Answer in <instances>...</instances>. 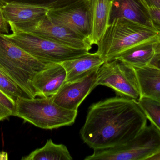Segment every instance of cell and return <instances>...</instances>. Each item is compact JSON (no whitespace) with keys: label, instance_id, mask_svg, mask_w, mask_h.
<instances>
[{"label":"cell","instance_id":"1","mask_svg":"<svg viewBox=\"0 0 160 160\" xmlns=\"http://www.w3.org/2000/svg\"><path fill=\"white\" fill-rule=\"evenodd\" d=\"M147 123L138 101L117 96L89 107L80 134L84 142L93 150L103 149L128 142Z\"/></svg>","mask_w":160,"mask_h":160},{"label":"cell","instance_id":"2","mask_svg":"<svg viewBox=\"0 0 160 160\" xmlns=\"http://www.w3.org/2000/svg\"><path fill=\"white\" fill-rule=\"evenodd\" d=\"M160 33L146 24L114 18L97 45V52L105 62L111 61L127 51L155 44Z\"/></svg>","mask_w":160,"mask_h":160},{"label":"cell","instance_id":"3","mask_svg":"<svg viewBox=\"0 0 160 160\" xmlns=\"http://www.w3.org/2000/svg\"><path fill=\"white\" fill-rule=\"evenodd\" d=\"M78 111L67 110L53 101L52 96L22 98L15 104L14 116L37 127L52 130L72 126L78 116Z\"/></svg>","mask_w":160,"mask_h":160},{"label":"cell","instance_id":"4","mask_svg":"<svg viewBox=\"0 0 160 160\" xmlns=\"http://www.w3.org/2000/svg\"><path fill=\"white\" fill-rule=\"evenodd\" d=\"M47 64L35 58L0 33V69L31 98L36 97L32 85L33 78Z\"/></svg>","mask_w":160,"mask_h":160},{"label":"cell","instance_id":"5","mask_svg":"<svg viewBox=\"0 0 160 160\" xmlns=\"http://www.w3.org/2000/svg\"><path fill=\"white\" fill-rule=\"evenodd\" d=\"M12 33L3 34L8 39L43 63H61L89 52L49 40L19 30L8 23Z\"/></svg>","mask_w":160,"mask_h":160},{"label":"cell","instance_id":"6","mask_svg":"<svg viewBox=\"0 0 160 160\" xmlns=\"http://www.w3.org/2000/svg\"><path fill=\"white\" fill-rule=\"evenodd\" d=\"M160 149V132L152 124L124 144L95 149L85 160H147Z\"/></svg>","mask_w":160,"mask_h":160},{"label":"cell","instance_id":"7","mask_svg":"<svg viewBox=\"0 0 160 160\" xmlns=\"http://www.w3.org/2000/svg\"><path fill=\"white\" fill-rule=\"evenodd\" d=\"M96 85L112 88L118 96L137 101L142 98L135 69L117 59L106 61L100 67Z\"/></svg>","mask_w":160,"mask_h":160},{"label":"cell","instance_id":"8","mask_svg":"<svg viewBox=\"0 0 160 160\" xmlns=\"http://www.w3.org/2000/svg\"><path fill=\"white\" fill-rule=\"evenodd\" d=\"M47 16L52 21L67 28L88 42L89 17L82 0H76L67 4L51 8Z\"/></svg>","mask_w":160,"mask_h":160},{"label":"cell","instance_id":"9","mask_svg":"<svg viewBox=\"0 0 160 160\" xmlns=\"http://www.w3.org/2000/svg\"><path fill=\"white\" fill-rule=\"evenodd\" d=\"M56 3H7L3 7L2 10L4 18L8 24L11 23L18 29L24 30L46 17L51 8L58 5H54Z\"/></svg>","mask_w":160,"mask_h":160},{"label":"cell","instance_id":"10","mask_svg":"<svg viewBox=\"0 0 160 160\" xmlns=\"http://www.w3.org/2000/svg\"><path fill=\"white\" fill-rule=\"evenodd\" d=\"M22 31L75 49L89 51L92 47L86 40L67 28L57 24L46 16L36 24Z\"/></svg>","mask_w":160,"mask_h":160},{"label":"cell","instance_id":"11","mask_svg":"<svg viewBox=\"0 0 160 160\" xmlns=\"http://www.w3.org/2000/svg\"><path fill=\"white\" fill-rule=\"evenodd\" d=\"M98 70L81 80L65 83L58 93L52 96L53 101L64 109L78 111L82 102L97 86Z\"/></svg>","mask_w":160,"mask_h":160},{"label":"cell","instance_id":"12","mask_svg":"<svg viewBox=\"0 0 160 160\" xmlns=\"http://www.w3.org/2000/svg\"><path fill=\"white\" fill-rule=\"evenodd\" d=\"M87 9L89 22L88 42L97 45L109 27L113 0H82Z\"/></svg>","mask_w":160,"mask_h":160},{"label":"cell","instance_id":"13","mask_svg":"<svg viewBox=\"0 0 160 160\" xmlns=\"http://www.w3.org/2000/svg\"><path fill=\"white\" fill-rule=\"evenodd\" d=\"M66 76V71L61 63L47 64L32 80L36 97H48L56 95L65 83Z\"/></svg>","mask_w":160,"mask_h":160},{"label":"cell","instance_id":"14","mask_svg":"<svg viewBox=\"0 0 160 160\" xmlns=\"http://www.w3.org/2000/svg\"><path fill=\"white\" fill-rule=\"evenodd\" d=\"M105 62L104 59L96 52L88 53L73 59L61 62L66 71V82L81 80L98 70Z\"/></svg>","mask_w":160,"mask_h":160},{"label":"cell","instance_id":"15","mask_svg":"<svg viewBox=\"0 0 160 160\" xmlns=\"http://www.w3.org/2000/svg\"><path fill=\"white\" fill-rule=\"evenodd\" d=\"M115 18H124L155 28L148 11L138 0L113 1L111 20Z\"/></svg>","mask_w":160,"mask_h":160},{"label":"cell","instance_id":"16","mask_svg":"<svg viewBox=\"0 0 160 160\" xmlns=\"http://www.w3.org/2000/svg\"><path fill=\"white\" fill-rule=\"evenodd\" d=\"M134 69L142 97L149 99L160 104V70L150 65Z\"/></svg>","mask_w":160,"mask_h":160},{"label":"cell","instance_id":"17","mask_svg":"<svg viewBox=\"0 0 160 160\" xmlns=\"http://www.w3.org/2000/svg\"><path fill=\"white\" fill-rule=\"evenodd\" d=\"M22 160H72L73 158L65 145L54 143L49 139L43 147L36 149Z\"/></svg>","mask_w":160,"mask_h":160},{"label":"cell","instance_id":"18","mask_svg":"<svg viewBox=\"0 0 160 160\" xmlns=\"http://www.w3.org/2000/svg\"><path fill=\"white\" fill-rule=\"evenodd\" d=\"M154 44L129 50L114 59H117L133 69L144 67L148 65L154 58L155 54Z\"/></svg>","mask_w":160,"mask_h":160},{"label":"cell","instance_id":"19","mask_svg":"<svg viewBox=\"0 0 160 160\" xmlns=\"http://www.w3.org/2000/svg\"><path fill=\"white\" fill-rule=\"evenodd\" d=\"M0 91L15 102L22 98H31L16 82L1 69Z\"/></svg>","mask_w":160,"mask_h":160},{"label":"cell","instance_id":"20","mask_svg":"<svg viewBox=\"0 0 160 160\" xmlns=\"http://www.w3.org/2000/svg\"><path fill=\"white\" fill-rule=\"evenodd\" d=\"M141 109L150 121L160 132V104L147 98L142 97L138 101Z\"/></svg>","mask_w":160,"mask_h":160},{"label":"cell","instance_id":"21","mask_svg":"<svg viewBox=\"0 0 160 160\" xmlns=\"http://www.w3.org/2000/svg\"><path fill=\"white\" fill-rule=\"evenodd\" d=\"M16 102L0 91V121L13 115Z\"/></svg>","mask_w":160,"mask_h":160},{"label":"cell","instance_id":"22","mask_svg":"<svg viewBox=\"0 0 160 160\" xmlns=\"http://www.w3.org/2000/svg\"><path fill=\"white\" fill-rule=\"evenodd\" d=\"M148 12L154 27L160 32V8H152Z\"/></svg>","mask_w":160,"mask_h":160},{"label":"cell","instance_id":"23","mask_svg":"<svg viewBox=\"0 0 160 160\" xmlns=\"http://www.w3.org/2000/svg\"><path fill=\"white\" fill-rule=\"evenodd\" d=\"M6 3L0 0V33L3 34H9L8 31V24L7 22L4 18L3 14L2 13V8L3 6Z\"/></svg>","mask_w":160,"mask_h":160},{"label":"cell","instance_id":"24","mask_svg":"<svg viewBox=\"0 0 160 160\" xmlns=\"http://www.w3.org/2000/svg\"><path fill=\"white\" fill-rule=\"evenodd\" d=\"M140 3L148 11L152 8H160V0H138Z\"/></svg>","mask_w":160,"mask_h":160},{"label":"cell","instance_id":"25","mask_svg":"<svg viewBox=\"0 0 160 160\" xmlns=\"http://www.w3.org/2000/svg\"><path fill=\"white\" fill-rule=\"evenodd\" d=\"M5 3H24L35 4H49L47 0H1Z\"/></svg>","mask_w":160,"mask_h":160},{"label":"cell","instance_id":"26","mask_svg":"<svg viewBox=\"0 0 160 160\" xmlns=\"http://www.w3.org/2000/svg\"><path fill=\"white\" fill-rule=\"evenodd\" d=\"M148 65L160 70V53H155L154 58Z\"/></svg>","mask_w":160,"mask_h":160},{"label":"cell","instance_id":"27","mask_svg":"<svg viewBox=\"0 0 160 160\" xmlns=\"http://www.w3.org/2000/svg\"><path fill=\"white\" fill-rule=\"evenodd\" d=\"M155 53H160V33L156 43L154 44Z\"/></svg>","mask_w":160,"mask_h":160},{"label":"cell","instance_id":"28","mask_svg":"<svg viewBox=\"0 0 160 160\" xmlns=\"http://www.w3.org/2000/svg\"><path fill=\"white\" fill-rule=\"evenodd\" d=\"M147 160H160V149L149 157Z\"/></svg>","mask_w":160,"mask_h":160},{"label":"cell","instance_id":"29","mask_svg":"<svg viewBox=\"0 0 160 160\" xmlns=\"http://www.w3.org/2000/svg\"><path fill=\"white\" fill-rule=\"evenodd\" d=\"M8 159V155L6 152H0V160H7Z\"/></svg>","mask_w":160,"mask_h":160},{"label":"cell","instance_id":"30","mask_svg":"<svg viewBox=\"0 0 160 160\" xmlns=\"http://www.w3.org/2000/svg\"><path fill=\"white\" fill-rule=\"evenodd\" d=\"M114 1V0H113V1Z\"/></svg>","mask_w":160,"mask_h":160}]
</instances>
